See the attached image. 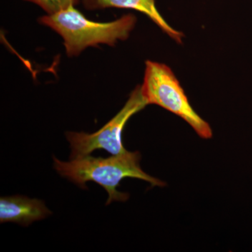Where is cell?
Returning <instances> with one entry per match:
<instances>
[{"label":"cell","mask_w":252,"mask_h":252,"mask_svg":"<svg viewBox=\"0 0 252 252\" xmlns=\"http://www.w3.org/2000/svg\"><path fill=\"white\" fill-rule=\"evenodd\" d=\"M54 167L61 177H65L79 188L87 189L86 182H95L108 193L106 205L114 201L125 202L129 194L117 190L119 184L125 178L145 181L151 187H163L166 184L146 173L141 168V154L139 152L113 155L112 157L94 158L91 155L77 158L69 162H63L54 157Z\"/></svg>","instance_id":"1"},{"label":"cell","mask_w":252,"mask_h":252,"mask_svg":"<svg viewBox=\"0 0 252 252\" xmlns=\"http://www.w3.org/2000/svg\"><path fill=\"white\" fill-rule=\"evenodd\" d=\"M38 21L56 32L64 41L69 57L79 56L89 47L99 44L114 46L125 41L137 23L133 14H126L111 22H95L85 17L75 6L52 15L41 16Z\"/></svg>","instance_id":"2"},{"label":"cell","mask_w":252,"mask_h":252,"mask_svg":"<svg viewBox=\"0 0 252 252\" xmlns=\"http://www.w3.org/2000/svg\"><path fill=\"white\" fill-rule=\"evenodd\" d=\"M141 90L148 104H156L180 117L201 138H212L211 126L190 105L180 81L167 64L146 61Z\"/></svg>","instance_id":"3"},{"label":"cell","mask_w":252,"mask_h":252,"mask_svg":"<svg viewBox=\"0 0 252 252\" xmlns=\"http://www.w3.org/2000/svg\"><path fill=\"white\" fill-rule=\"evenodd\" d=\"M148 105L141 90V86H136L130 93L125 105L119 113L94 133L67 132L66 138L70 144V159L86 157L97 149H103L112 155L126 153L122 141L124 127L132 116Z\"/></svg>","instance_id":"4"},{"label":"cell","mask_w":252,"mask_h":252,"mask_svg":"<svg viewBox=\"0 0 252 252\" xmlns=\"http://www.w3.org/2000/svg\"><path fill=\"white\" fill-rule=\"evenodd\" d=\"M51 215L44 202L22 195L0 199V222L16 223L28 227L33 222L44 220Z\"/></svg>","instance_id":"5"},{"label":"cell","mask_w":252,"mask_h":252,"mask_svg":"<svg viewBox=\"0 0 252 252\" xmlns=\"http://www.w3.org/2000/svg\"><path fill=\"white\" fill-rule=\"evenodd\" d=\"M83 5L88 10L107 8L132 9L147 16L177 44H182L185 34L170 26L162 17L156 5L155 0H82Z\"/></svg>","instance_id":"6"},{"label":"cell","mask_w":252,"mask_h":252,"mask_svg":"<svg viewBox=\"0 0 252 252\" xmlns=\"http://www.w3.org/2000/svg\"><path fill=\"white\" fill-rule=\"evenodd\" d=\"M34 3L40 6L47 15L59 13L63 10L67 9L70 6H75L79 4L80 0H24Z\"/></svg>","instance_id":"7"}]
</instances>
